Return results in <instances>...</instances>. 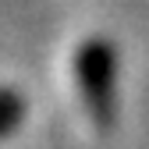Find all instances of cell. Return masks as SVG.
<instances>
[{"label": "cell", "instance_id": "1", "mask_svg": "<svg viewBox=\"0 0 149 149\" xmlns=\"http://www.w3.org/2000/svg\"><path fill=\"white\" fill-rule=\"evenodd\" d=\"M74 82L89 121L100 132H110L117 121V53L107 39L96 36L74 50Z\"/></svg>", "mask_w": 149, "mask_h": 149}, {"label": "cell", "instance_id": "2", "mask_svg": "<svg viewBox=\"0 0 149 149\" xmlns=\"http://www.w3.org/2000/svg\"><path fill=\"white\" fill-rule=\"evenodd\" d=\"M25 121V100L22 92L11 85H0V139L18 132V124Z\"/></svg>", "mask_w": 149, "mask_h": 149}]
</instances>
